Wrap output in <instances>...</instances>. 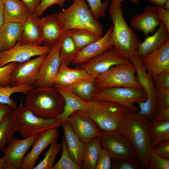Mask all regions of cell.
<instances>
[{"label":"cell","mask_w":169,"mask_h":169,"mask_svg":"<svg viewBox=\"0 0 169 169\" xmlns=\"http://www.w3.org/2000/svg\"><path fill=\"white\" fill-rule=\"evenodd\" d=\"M149 122L146 117L130 110L118 130L131 141L136 150L138 160L146 169L153 153L148 132Z\"/></svg>","instance_id":"6da1fadb"},{"label":"cell","mask_w":169,"mask_h":169,"mask_svg":"<svg viewBox=\"0 0 169 169\" xmlns=\"http://www.w3.org/2000/svg\"><path fill=\"white\" fill-rule=\"evenodd\" d=\"M25 95V106L38 117L57 119L64 110V99L53 86L35 87Z\"/></svg>","instance_id":"7a4b0ae2"},{"label":"cell","mask_w":169,"mask_h":169,"mask_svg":"<svg viewBox=\"0 0 169 169\" xmlns=\"http://www.w3.org/2000/svg\"><path fill=\"white\" fill-rule=\"evenodd\" d=\"M109 11L113 23L111 35L113 46L123 57L131 61L138 55V49L140 41L127 23L121 3L112 2L109 7Z\"/></svg>","instance_id":"3957f363"},{"label":"cell","mask_w":169,"mask_h":169,"mask_svg":"<svg viewBox=\"0 0 169 169\" xmlns=\"http://www.w3.org/2000/svg\"><path fill=\"white\" fill-rule=\"evenodd\" d=\"M58 16L64 31L78 29L102 36L103 26L94 18L85 0H74L69 7L58 13Z\"/></svg>","instance_id":"277c9868"},{"label":"cell","mask_w":169,"mask_h":169,"mask_svg":"<svg viewBox=\"0 0 169 169\" xmlns=\"http://www.w3.org/2000/svg\"><path fill=\"white\" fill-rule=\"evenodd\" d=\"M84 110L101 131H118L129 110L117 103L104 100L91 99Z\"/></svg>","instance_id":"5b68a950"},{"label":"cell","mask_w":169,"mask_h":169,"mask_svg":"<svg viewBox=\"0 0 169 169\" xmlns=\"http://www.w3.org/2000/svg\"><path fill=\"white\" fill-rule=\"evenodd\" d=\"M134 64L115 65L98 76L95 79L97 89L113 87H131L142 89L136 75Z\"/></svg>","instance_id":"8992f818"},{"label":"cell","mask_w":169,"mask_h":169,"mask_svg":"<svg viewBox=\"0 0 169 169\" xmlns=\"http://www.w3.org/2000/svg\"><path fill=\"white\" fill-rule=\"evenodd\" d=\"M20 135L27 138L49 128L60 126L57 119H44L35 115L25 105H20L13 109Z\"/></svg>","instance_id":"52a82bcc"},{"label":"cell","mask_w":169,"mask_h":169,"mask_svg":"<svg viewBox=\"0 0 169 169\" xmlns=\"http://www.w3.org/2000/svg\"><path fill=\"white\" fill-rule=\"evenodd\" d=\"M145 93L142 89L131 87H113L97 89L91 99L104 100L113 102L137 113L139 108L135 103L145 101Z\"/></svg>","instance_id":"ba28073f"},{"label":"cell","mask_w":169,"mask_h":169,"mask_svg":"<svg viewBox=\"0 0 169 169\" xmlns=\"http://www.w3.org/2000/svg\"><path fill=\"white\" fill-rule=\"evenodd\" d=\"M131 61L135 67L137 79L146 96L145 101L136 103L140 109L136 113L146 117L150 121L156 112L157 106L156 91L152 78L148 72H146L142 59L139 55Z\"/></svg>","instance_id":"9c48e42d"},{"label":"cell","mask_w":169,"mask_h":169,"mask_svg":"<svg viewBox=\"0 0 169 169\" xmlns=\"http://www.w3.org/2000/svg\"><path fill=\"white\" fill-rule=\"evenodd\" d=\"M99 136L102 148L112 160L133 161L138 159L136 150L131 141L119 131H101Z\"/></svg>","instance_id":"30bf717a"},{"label":"cell","mask_w":169,"mask_h":169,"mask_svg":"<svg viewBox=\"0 0 169 169\" xmlns=\"http://www.w3.org/2000/svg\"><path fill=\"white\" fill-rule=\"evenodd\" d=\"M132 62L123 57L114 47L86 62L76 66V68L85 70L93 79L119 64Z\"/></svg>","instance_id":"8fae6325"},{"label":"cell","mask_w":169,"mask_h":169,"mask_svg":"<svg viewBox=\"0 0 169 169\" xmlns=\"http://www.w3.org/2000/svg\"><path fill=\"white\" fill-rule=\"evenodd\" d=\"M50 47L21 44L18 41L12 48L0 53V67L12 62L21 63L34 56L46 54Z\"/></svg>","instance_id":"7c38bea8"},{"label":"cell","mask_w":169,"mask_h":169,"mask_svg":"<svg viewBox=\"0 0 169 169\" xmlns=\"http://www.w3.org/2000/svg\"><path fill=\"white\" fill-rule=\"evenodd\" d=\"M47 54L17 64L11 74L10 85H28L35 87L41 65Z\"/></svg>","instance_id":"4fadbf2b"},{"label":"cell","mask_w":169,"mask_h":169,"mask_svg":"<svg viewBox=\"0 0 169 169\" xmlns=\"http://www.w3.org/2000/svg\"><path fill=\"white\" fill-rule=\"evenodd\" d=\"M80 140L85 143L99 136L101 131L84 110L72 114L66 120Z\"/></svg>","instance_id":"5bb4252c"},{"label":"cell","mask_w":169,"mask_h":169,"mask_svg":"<svg viewBox=\"0 0 169 169\" xmlns=\"http://www.w3.org/2000/svg\"><path fill=\"white\" fill-rule=\"evenodd\" d=\"M38 134L19 140L13 137L2 152L9 169H20L22 161Z\"/></svg>","instance_id":"9a60e30c"},{"label":"cell","mask_w":169,"mask_h":169,"mask_svg":"<svg viewBox=\"0 0 169 169\" xmlns=\"http://www.w3.org/2000/svg\"><path fill=\"white\" fill-rule=\"evenodd\" d=\"M60 66L59 45L58 42L50 47L49 52L42 63L35 87L53 86Z\"/></svg>","instance_id":"2e32d148"},{"label":"cell","mask_w":169,"mask_h":169,"mask_svg":"<svg viewBox=\"0 0 169 169\" xmlns=\"http://www.w3.org/2000/svg\"><path fill=\"white\" fill-rule=\"evenodd\" d=\"M58 128H51L38 135L31 150L23 159L20 169H33L43 151L57 139L59 135Z\"/></svg>","instance_id":"e0dca14e"},{"label":"cell","mask_w":169,"mask_h":169,"mask_svg":"<svg viewBox=\"0 0 169 169\" xmlns=\"http://www.w3.org/2000/svg\"><path fill=\"white\" fill-rule=\"evenodd\" d=\"M113 29V26H110L100 39L80 50L72 64L76 66L82 64L112 47L114 46L111 40Z\"/></svg>","instance_id":"ac0fdd59"},{"label":"cell","mask_w":169,"mask_h":169,"mask_svg":"<svg viewBox=\"0 0 169 169\" xmlns=\"http://www.w3.org/2000/svg\"><path fill=\"white\" fill-rule=\"evenodd\" d=\"M142 61L152 78L169 70V39L158 49L143 58Z\"/></svg>","instance_id":"d6986e66"},{"label":"cell","mask_w":169,"mask_h":169,"mask_svg":"<svg viewBox=\"0 0 169 169\" xmlns=\"http://www.w3.org/2000/svg\"><path fill=\"white\" fill-rule=\"evenodd\" d=\"M40 25L42 44L50 47L54 45L64 32L63 26L58 18V13L41 18Z\"/></svg>","instance_id":"ffe728a7"},{"label":"cell","mask_w":169,"mask_h":169,"mask_svg":"<svg viewBox=\"0 0 169 169\" xmlns=\"http://www.w3.org/2000/svg\"><path fill=\"white\" fill-rule=\"evenodd\" d=\"M161 23L157 15L156 6H147L142 13L133 16L130 21V25L134 29L142 32L146 36L156 31Z\"/></svg>","instance_id":"44dd1931"},{"label":"cell","mask_w":169,"mask_h":169,"mask_svg":"<svg viewBox=\"0 0 169 169\" xmlns=\"http://www.w3.org/2000/svg\"><path fill=\"white\" fill-rule=\"evenodd\" d=\"M68 150L72 160L83 169V157L85 144L80 139L67 120L61 122Z\"/></svg>","instance_id":"7402d4cb"},{"label":"cell","mask_w":169,"mask_h":169,"mask_svg":"<svg viewBox=\"0 0 169 169\" xmlns=\"http://www.w3.org/2000/svg\"><path fill=\"white\" fill-rule=\"evenodd\" d=\"M53 86L61 95L64 100V110L57 118L61 122L67 120L76 111L85 110L89 105L88 101L81 99L67 87L57 84H54Z\"/></svg>","instance_id":"603a6c76"},{"label":"cell","mask_w":169,"mask_h":169,"mask_svg":"<svg viewBox=\"0 0 169 169\" xmlns=\"http://www.w3.org/2000/svg\"><path fill=\"white\" fill-rule=\"evenodd\" d=\"M41 18L33 13H29L23 23V29L18 41L23 44L40 46L43 43L41 30Z\"/></svg>","instance_id":"cb8c5ba5"},{"label":"cell","mask_w":169,"mask_h":169,"mask_svg":"<svg viewBox=\"0 0 169 169\" xmlns=\"http://www.w3.org/2000/svg\"><path fill=\"white\" fill-rule=\"evenodd\" d=\"M155 32L152 35L146 36L144 41L139 44L138 54L142 59L158 49L169 39V32L162 23Z\"/></svg>","instance_id":"d4e9b609"},{"label":"cell","mask_w":169,"mask_h":169,"mask_svg":"<svg viewBox=\"0 0 169 169\" xmlns=\"http://www.w3.org/2000/svg\"><path fill=\"white\" fill-rule=\"evenodd\" d=\"M23 23H4L0 28V50L3 52L12 48L20 39Z\"/></svg>","instance_id":"484cf974"},{"label":"cell","mask_w":169,"mask_h":169,"mask_svg":"<svg viewBox=\"0 0 169 169\" xmlns=\"http://www.w3.org/2000/svg\"><path fill=\"white\" fill-rule=\"evenodd\" d=\"M5 23H23L29 13L26 5L21 0H3Z\"/></svg>","instance_id":"4316f807"},{"label":"cell","mask_w":169,"mask_h":169,"mask_svg":"<svg viewBox=\"0 0 169 169\" xmlns=\"http://www.w3.org/2000/svg\"><path fill=\"white\" fill-rule=\"evenodd\" d=\"M60 67L69 66L75 59L80 50L72 38L64 32L59 41Z\"/></svg>","instance_id":"83f0119b"},{"label":"cell","mask_w":169,"mask_h":169,"mask_svg":"<svg viewBox=\"0 0 169 169\" xmlns=\"http://www.w3.org/2000/svg\"><path fill=\"white\" fill-rule=\"evenodd\" d=\"M18 131L13 110L0 122V152L11 141L13 136Z\"/></svg>","instance_id":"f1b7e54d"},{"label":"cell","mask_w":169,"mask_h":169,"mask_svg":"<svg viewBox=\"0 0 169 169\" xmlns=\"http://www.w3.org/2000/svg\"><path fill=\"white\" fill-rule=\"evenodd\" d=\"M148 132L152 149L162 142L169 141V121L162 122L150 121Z\"/></svg>","instance_id":"f546056e"},{"label":"cell","mask_w":169,"mask_h":169,"mask_svg":"<svg viewBox=\"0 0 169 169\" xmlns=\"http://www.w3.org/2000/svg\"><path fill=\"white\" fill-rule=\"evenodd\" d=\"M85 144L83 157L84 169H95L101 143L99 136Z\"/></svg>","instance_id":"4dcf8cb0"},{"label":"cell","mask_w":169,"mask_h":169,"mask_svg":"<svg viewBox=\"0 0 169 169\" xmlns=\"http://www.w3.org/2000/svg\"><path fill=\"white\" fill-rule=\"evenodd\" d=\"M95 79L79 80L67 87L83 100L88 101L92 99L97 90Z\"/></svg>","instance_id":"1f68e13d"},{"label":"cell","mask_w":169,"mask_h":169,"mask_svg":"<svg viewBox=\"0 0 169 169\" xmlns=\"http://www.w3.org/2000/svg\"><path fill=\"white\" fill-rule=\"evenodd\" d=\"M34 87L28 85L15 86L10 85L0 86V103L7 105L13 110L17 105L16 102L11 97L12 94L20 93L25 95Z\"/></svg>","instance_id":"d6a6232c"},{"label":"cell","mask_w":169,"mask_h":169,"mask_svg":"<svg viewBox=\"0 0 169 169\" xmlns=\"http://www.w3.org/2000/svg\"><path fill=\"white\" fill-rule=\"evenodd\" d=\"M64 32L72 38L79 50L102 37L91 32L78 29H70Z\"/></svg>","instance_id":"836d02e7"},{"label":"cell","mask_w":169,"mask_h":169,"mask_svg":"<svg viewBox=\"0 0 169 169\" xmlns=\"http://www.w3.org/2000/svg\"><path fill=\"white\" fill-rule=\"evenodd\" d=\"M62 148V145L56 140L50 146L44 154V158L33 169H53L56 157Z\"/></svg>","instance_id":"e575fe53"},{"label":"cell","mask_w":169,"mask_h":169,"mask_svg":"<svg viewBox=\"0 0 169 169\" xmlns=\"http://www.w3.org/2000/svg\"><path fill=\"white\" fill-rule=\"evenodd\" d=\"M62 153L58 161L53 169H81L82 168L75 163L69 153L66 140L64 136L62 142Z\"/></svg>","instance_id":"d590c367"},{"label":"cell","mask_w":169,"mask_h":169,"mask_svg":"<svg viewBox=\"0 0 169 169\" xmlns=\"http://www.w3.org/2000/svg\"><path fill=\"white\" fill-rule=\"evenodd\" d=\"M90 7L91 13L97 21L106 16V11L110 1L109 0L102 3L101 0H86Z\"/></svg>","instance_id":"8d00e7d4"},{"label":"cell","mask_w":169,"mask_h":169,"mask_svg":"<svg viewBox=\"0 0 169 169\" xmlns=\"http://www.w3.org/2000/svg\"><path fill=\"white\" fill-rule=\"evenodd\" d=\"M59 71L78 81L94 79L84 69L71 68L66 65L60 67Z\"/></svg>","instance_id":"74e56055"},{"label":"cell","mask_w":169,"mask_h":169,"mask_svg":"<svg viewBox=\"0 0 169 169\" xmlns=\"http://www.w3.org/2000/svg\"><path fill=\"white\" fill-rule=\"evenodd\" d=\"M111 168L113 169H144L139 160L133 161L123 159L112 160Z\"/></svg>","instance_id":"f35d334b"},{"label":"cell","mask_w":169,"mask_h":169,"mask_svg":"<svg viewBox=\"0 0 169 169\" xmlns=\"http://www.w3.org/2000/svg\"><path fill=\"white\" fill-rule=\"evenodd\" d=\"M17 65V63L12 62L0 67V86L10 85L11 74Z\"/></svg>","instance_id":"ab89813d"},{"label":"cell","mask_w":169,"mask_h":169,"mask_svg":"<svg viewBox=\"0 0 169 169\" xmlns=\"http://www.w3.org/2000/svg\"><path fill=\"white\" fill-rule=\"evenodd\" d=\"M146 169H169V159L162 158L153 152L149 159Z\"/></svg>","instance_id":"60d3db41"},{"label":"cell","mask_w":169,"mask_h":169,"mask_svg":"<svg viewBox=\"0 0 169 169\" xmlns=\"http://www.w3.org/2000/svg\"><path fill=\"white\" fill-rule=\"evenodd\" d=\"M152 79L156 90H169V70L161 73Z\"/></svg>","instance_id":"b9f144b4"},{"label":"cell","mask_w":169,"mask_h":169,"mask_svg":"<svg viewBox=\"0 0 169 169\" xmlns=\"http://www.w3.org/2000/svg\"><path fill=\"white\" fill-rule=\"evenodd\" d=\"M69 0H41L33 14L37 17H39L51 6L54 4H57L60 7L63 8L65 2Z\"/></svg>","instance_id":"7bdbcfd3"},{"label":"cell","mask_w":169,"mask_h":169,"mask_svg":"<svg viewBox=\"0 0 169 169\" xmlns=\"http://www.w3.org/2000/svg\"><path fill=\"white\" fill-rule=\"evenodd\" d=\"M112 159L108 153L103 148L100 149L95 169H110Z\"/></svg>","instance_id":"ee69618b"},{"label":"cell","mask_w":169,"mask_h":169,"mask_svg":"<svg viewBox=\"0 0 169 169\" xmlns=\"http://www.w3.org/2000/svg\"><path fill=\"white\" fill-rule=\"evenodd\" d=\"M156 110L169 108V90H156Z\"/></svg>","instance_id":"f6af8a7d"},{"label":"cell","mask_w":169,"mask_h":169,"mask_svg":"<svg viewBox=\"0 0 169 169\" xmlns=\"http://www.w3.org/2000/svg\"><path fill=\"white\" fill-rule=\"evenodd\" d=\"M154 153L165 158L169 159V141L162 142L152 149Z\"/></svg>","instance_id":"bcb514c9"},{"label":"cell","mask_w":169,"mask_h":169,"mask_svg":"<svg viewBox=\"0 0 169 169\" xmlns=\"http://www.w3.org/2000/svg\"><path fill=\"white\" fill-rule=\"evenodd\" d=\"M77 81L78 80L62 73L59 71L55 77L54 84H59L63 86L68 87Z\"/></svg>","instance_id":"7dc6e473"},{"label":"cell","mask_w":169,"mask_h":169,"mask_svg":"<svg viewBox=\"0 0 169 169\" xmlns=\"http://www.w3.org/2000/svg\"><path fill=\"white\" fill-rule=\"evenodd\" d=\"M156 8L159 18L169 32V10L166 9L162 6H156Z\"/></svg>","instance_id":"c3c4849f"},{"label":"cell","mask_w":169,"mask_h":169,"mask_svg":"<svg viewBox=\"0 0 169 169\" xmlns=\"http://www.w3.org/2000/svg\"><path fill=\"white\" fill-rule=\"evenodd\" d=\"M167 121H169V108L156 110L154 117L150 120L154 122H162Z\"/></svg>","instance_id":"681fc988"},{"label":"cell","mask_w":169,"mask_h":169,"mask_svg":"<svg viewBox=\"0 0 169 169\" xmlns=\"http://www.w3.org/2000/svg\"><path fill=\"white\" fill-rule=\"evenodd\" d=\"M27 6L30 13H33L41 0H21Z\"/></svg>","instance_id":"f907efd6"},{"label":"cell","mask_w":169,"mask_h":169,"mask_svg":"<svg viewBox=\"0 0 169 169\" xmlns=\"http://www.w3.org/2000/svg\"><path fill=\"white\" fill-rule=\"evenodd\" d=\"M13 110L8 105L0 103V122Z\"/></svg>","instance_id":"816d5d0a"},{"label":"cell","mask_w":169,"mask_h":169,"mask_svg":"<svg viewBox=\"0 0 169 169\" xmlns=\"http://www.w3.org/2000/svg\"><path fill=\"white\" fill-rule=\"evenodd\" d=\"M4 2L0 0V28L5 23L4 18Z\"/></svg>","instance_id":"f5cc1de1"},{"label":"cell","mask_w":169,"mask_h":169,"mask_svg":"<svg viewBox=\"0 0 169 169\" xmlns=\"http://www.w3.org/2000/svg\"><path fill=\"white\" fill-rule=\"evenodd\" d=\"M149 1L156 5L157 6H163L166 0H145Z\"/></svg>","instance_id":"db71d44e"},{"label":"cell","mask_w":169,"mask_h":169,"mask_svg":"<svg viewBox=\"0 0 169 169\" xmlns=\"http://www.w3.org/2000/svg\"><path fill=\"white\" fill-rule=\"evenodd\" d=\"M0 169H9L7 165L5 159L3 156L0 158Z\"/></svg>","instance_id":"11a10c76"},{"label":"cell","mask_w":169,"mask_h":169,"mask_svg":"<svg viewBox=\"0 0 169 169\" xmlns=\"http://www.w3.org/2000/svg\"><path fill=\"white\" fill-rule=\"evenodd\" d=\"M112 2H117L121 3L122 2L126 0H111ZM131 1L132 2L135 3V4H137L138 3L140 0H129Z\"/></svg>","instance_id":"9f6ffc18"},{"label":"cell","mask_w":169,"mask_h":169,"mask_svg":"<svg viewBox=\"0 0 169 169\" xmlns=\"http://www.w3.org/2000/svg\"><path fill=\"white\" fill-rule=\"evenodd\" d=\"M163 7L166 9L169 10V0H166Z\"/></svg>","instance_id":"6f0895ef"},{"label":"cell","mask_w":169,"mask_h":169,"mask_svg":"<svg viewBox=\"0 0 169 169\" xmlns=\"http://www.w3.org/2000/svg\"></svg>","instance_id":"680465c9"}]
</instances>
